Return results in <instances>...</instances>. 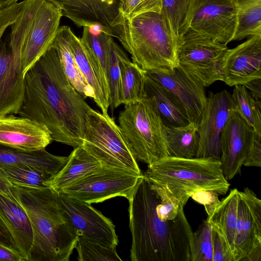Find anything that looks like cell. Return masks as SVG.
I'll list each match as a JSON object with an SVG mask.
<instances>
[{"label":"cell","instance_id":"cell-39","mask_svg":"<svg viewBox=\"0 0 261 261\" xmlns=\"http://www.w3.org/2000/svg\"><path fill=\"white\" fill-rule=\"evenodd\" d=\"M213 261H234L233 255L222 235L212 226Z\"/></svg>","mask_w":261,"mask_h":261},{"label":"cell","instance_id":"cell-37","mask_svg":"<svg viewBox=\"0 0 261 261\" xmlns=\"http://www.w3.org/2000/svg\"><path fill=\"white\" fill-rule=\"evenodd\" d=\"M190 2V0H162L161 13L166 19L172 35L177 40Z\"/></svg>","mask_w":261,"mask_h":261},{"label":"cell","instance_id":"cell-3","mask_svg":"<svg viewBox=\"0 0 261 261\" xmlns=\"http://www.w3.org/2000/svg\"><path fill=\"white\" fill-rule=\"evenodd\" d=\"M33 237L29 261H68L79 236L50 188L12 185Z\"/></svg>","mask_w":261,"mask_h":261},{"label":"cell","instance_id":"cell-14","mask_svg":"<svg viewBox=\"0 0 261 261\" xmlns=\"http://www.w3.org/2000/svg\"><path fill=\"white\" fill-rule=\"evenodd\" d=\"M235 110L231 94L224 90L210 92L198 124V147L196 158L220 160L221 133L231 112Z\"/></svg>","mask_w":261,"mask_h":261},{"label":"cell","instance_id":"cell-19","mask_svg":"<svg viewBox=\"0 0 261 261\" xmlns=\"http://www.w3.org/2000/svg\"><path fill=\"white\" fill-rule=\"evenodd\" d=\"M223 82L229 86L261 79V36L228 49L222 64Z\"/></svg>","mask_w":261,"mask_h":261},{"label":"cell","instance_id":"cell-33","mask_svg":"<svg viewBox=\"0 0 261 261\" xmlns=\"http://www.w3.org/2000/svg\"><path fill=\"white\" fill-rule=\"evenodd\" d=\"M189 251L191 261H213L212 226L206 221L192 232Z\"/></svg>","mask_w":261,"mask_h":261},{"label":"cell","instance_id":"cell-44","mask_svg":"<svg viewBox=\"0 0 261 261\" xmlns=\"http://www.w3.org/2000/svg\"><path fill=\"white\" fill-rule=\"evenodd\" d=\"M252 97L261 102V79L252 80L244 85Z\"/></svg>","mask_w":261,"mask_h":261},{"label":"cell","instance_id":"cell-28","mask_svg":"<svg viewBox=\"0 0 261 261\" xmlns=\"http://www.w3.org/2000/svg\"><path fill=\"white\" fill-rule=\"evenodd\" d=\"M198 127V124L192 122L181 126L164 125V139L169 155L185 159L196 158L199 141Z\"/></svg>","mask_w":261,"mask_h":261},{"label":"cell","instance_id":"cell-16","mask_svg":"<svg viewBox=\"0 0 261 261\" xmlns=\"http://www.w3.org/2000/svg\"><path fill=\"white\" fill-rule=\"evenodd\" d=\"M146 72L177 98L189 121L198 125L207 102L204 86L178 66Z\"/></svg>","mask_w":261,"mask_h":261},{"label":"cell","instance_id":"cell-25","mask_svg":"<svg viewBox=\"0 0 261 261\" xmlns=\"http://www.w3.org/2000/svg\"><path fill=\"white\" fill-rule=\"evenodd\" d=\"M102 166L82 145L73 148L63 168L47 181L48 186L59 193Z\"/></svg>","mask_w":261,"mask_h":261},{"label":"cell","instance_id":"cell-23","mask_svg":"<svg viewBox=\"0 0 261 261\" xmlns=\"http://www.w3.org/2000/svg\"><path fill=\"white\" fill-rule=\"evenodd\" d=\"M68 156L54 155L45 148L25 151L0 144V165L27 166L56 175L65 166Z\"/></svg>","mask_w":261,"mask_h":261},{"label":"cell","instance_id":"cell-41","mask_svg":"<svg viewBox=\"0 0 261 261\" xmlns=\"http://www.w3.org/2000/svg\"><path fill=\"white\" fill-rule=\"evenodd\" d=\"M243 165L246 167H261V136L256 135Z\"/></svg>","mask_w":261,"mask_h":261},{"label":"cell","instance_id":"cell-7","mask_svg":"<svg viewBox=\"0 0 261 261\" xmlns=\"http://www.w3.org/2000/svg\"><path fill=\"white\" fill-rule=\"evenodd\" d=\"M82 146L102 166L143 174L121 128L108 114L88 111Z\"/></svg>","mask_w":261,"mask_h":261},{"label":"cell","instance_id":"cell-6","mask_svg":"<svg viewBox=\"0 0 261 261\" xmlns=\"http://www.w3.org/2000/svg\"><path fill=\"white\" fill-rule=\"evenodd\" d=\"M119 126L137 161L148 165L169 156L164 124L153 101L145 96L125 105L118 116Z\"/></svg>","mask_w":261,"mask_h":261},{"label":"cell","instance_id":"cell-12","mask_svg":"<svg viewBox=\"0 0 261 261\" xmlns=\"http://www.w3.org/2000/svg\"><path fill=\"white\" fill-rule=\"evenodd\" d=\"M55 192L61 207L79 237L108 247L116 248L118 237L115 226L110 219L90 203Z\"/></svg>","mask_w":261,"mask_h":261},{"label":"cell","instance_id":"cell-9","mask_svg":"<svg viewBox=\"0 0 261 261\" xmlns=\"http://www.w3.org/2000/svg\"><path fill=\"white\" fill-rule=\"evenodd\" d=\"M143 174L125 168L103 166L59 193L90 204L116 197L128 200Z\"/></svg>","mask_w":261,"mask_h":261},{"label":"cell","instance_id":"cell-29","mask_svg":"<svg viewBox=\"0 0 261 261\" xmlns=\"http://www.w3.org/2000/svg\"><path fill=\"white\" fill-rule=\"evenodd\" d=\"M120 68V103L127 104L146 96V71L132 62L121 49L119 54Z\"/></svg>","mask_w":261,"mask_h":261},{"label":"cell","instance_id":"cell-36","mask_svg":"<svg viewBox=\"0 0 261 261\" xmlns=\"http://www.w3.org/2000/svg\"><path fill=\"white\" fill-rule=\"evenodd\" d=\"M112 37L102 30L94 33L90 28L84 27L82 37L83 44L99 61L107 76L109 41Z\"/></svg>","mask_w":261,"mask_h":261},{"label":"cell","instance_id":"cell-30","mask_svg":"<svg viewBox=\"0 0 261 261\" xmlns=\"http://www.w3.org/2000/svg\"><path fill=\"white\" fill-rule=\"evenodd\" d=\"M237 22L232 41L261 36V0H233Z\"/></svg>","mask_w":261,"mask_h":261},{"label":"cell","instance_id":"cell-8","mask_svg":"<svg viewBox=\"0 0 261 261\" xmlns=\"http://www.w3.org/2000/svg\"><path fill=\"white\" fill-rule=\"evenodd\" d=\"M228 48L213 38L188 31L177 39L178 66L204 87L223 81L222 64Z\"/></svg>","mask_w":261,"mask_h":261},{"label":"cell","instance_id":"cell-2","mask_svg":"<svg viewBox=\"0 0 261 261\" xmlns=\"http://www.w3.org/2000/svg\"><path fill=\"white\" fill-rule=\"evenodd\" d=\"M128 201L132 261H191L193 231L184 208L174 219L161 220L156 211L159 197L144 174Z\"/></svg>","mask_w":261,"mask_h":261},{"label":"cell","instance_id":"cell-34","mask_svg":"<svg viewBox=\"0 0 261 261\" xmlns=\"http://www.w3.org/2000/svg\"><path fill=\"white\" fill-rule=\"evenodd\" d=\"M121 48L111 37L109 41V53L107 78L110 92V107L112 114L120 103V68L119 54Z\"/></svg>","mask_w":261,"mask_h":261},{"label":"cell","instance_id":"cell-20","mask_svg":"<svg viewBox=\"0 0 261 261\" xmlns=\"http://www.w3.org/2000/svg\"><path fill=\"white\" fill-rule=\"evenodd\" d=\"M53 140L43 124L27 117L10 114L0 117V144L25 151H34L48 145Z\"/></svg>","mask_w":261,"mask_h":261},{"label":"cell","instance_id":"cell-42","mask_svg":"<svg viewBox=\"0 0 261 261\" xmlns=\"http://www.w3.org/2000/svg\"><path fill=\"white\" fill-rule=\"evenodd\" d=\"M0 261H24L20 253L0 242Z\"/></svg>","mask_w":261,"mask_h":261},{"label":"cell","instance_id":"cell-45","mask_svg":"<svg viewBox=\"0 0 261 261\" xmlns=\"http://www.w3.org/2000/svg\"><path fill=\"white\" fill-rule=\"evenodd\" d=\"M242 260L261 261V244L252 248Z\"/></svg>","mask_w":261,"mask_h":261},{"label":"cell","instance_id":"cell-46","mask_svg":"<svg viewBox=\"0 0 261 261\" xmlns=\"http://www.w3.org/2000/svg\"><path fill=\"white\" fill-rule=\"evenodd\" d=\"M18 0H0V9L17 3Z\"/></svg>","mask_w":261,"mask_h":261},{"label":"cell","instance_id":"cell-5","mask_svg":"<svg viewBox=\"0 0 261 261\" xmlns=\"http://www.w3.org/2000/svg\"><path fill=\"white\" fill-rule=\"evenodd\" d=\"M116 38L145 71L178 66L177 40L164 16L149 12L124 19Z\"/></svg>","mask_w":261,"mask_h":261},{"label":"cell","instance_id":"cell-10","mask_svg":"<svg viewBox=\"0 0 261 261\" xmlns=\"http://www.w3.org/2000/svg\"><path fill=\"white\" fill-rule=\"evenodd\" d=\"M237 22L233 0H190L179 36L191 31L227 44Z\"/></svg>","mask_w":261,"mask_h":261},{"label":"cell","instance_id":"cell-22","mask_svg":"<svg viewBox=\"0 0 261 261\" xmlns=\"http://www.w3.org/2000/svg\"><path fill=\"white\" fill-rule=\"evenodd\" d=\"M71 47L80 70L92 88L93 99L103 114L110 107V92L107 76L99 61L72 31Z\"/></svg>","mask_w":261,"mask_h":261},{"label":"cell","instance_id":"cell-21","mask_svg":"<svg viewBox=\"0 0 261 261\" xmlns=\"http://www.w3.org/2000/svg\"><path fill=\"white\" fill-rule=\"evenodd\" d=\"M0 218L12 235L18 252L29 261L33 237L30 223L12 184L0 173Z\"/></svg>","mask_w":261,"mask_h":261},{"label":"cell","instance_id":"cell-40","mask_svg":"<svg viewBox=\"0 0 261 261\" xmlns=\"http://www.w3.org/2000/svg\"><path fill=\"white\" fill-rule=\"evenodd\" d=\"M219 194L215 191L202 190L193 193L191 197L204 206L207 216H210L220 203Z\"/></svg>","mask_w":261,"mask_h":261},{"label":"cell","instance_id":"cell-11","mask_svg":"<svg viewBox=\"0 0 261 261\" xmlns=\"http://www.w3.org/2000/svg\"><path fill=\"white\" fill-rule=\"evenodd\" d=\"M61 11L62 16L77 27L98 25L101 30L116 37L124 18L120 0H48Z\"/></svg>","mask_w":261,"mask_h":261},{"label":"cell","instance_id":"cell-1","mask_svg":"<svg viewBox=\"0 0 261 261\" xmlns=\"http://www.w3.org/2000/svg\"><path fill=\"white\" fill-rule=\"evenodd\" d=\"M24 97L17 114L44 125L53 141L82 145L86 116L92 109L70 83L50 45L24 75Z\"/></svg>","mask_w":261,"mask_h":261},{"label":"cell","instance_id":"cell-17","mask_svg":"<svg viewBox=\"0 0 261 261\" xmlns=\"http://www.w3.org/2000/svg\"><path fill=\"white\" fill-rule=\"evenodd\" d=\"M256 135L236 110L231 112L220 137L221 154L219 161L227 180H231L241 172Z\"/></svg>","mask_w":261,"mask_h":261},{"label":"cell","instance_id":"cell-13","mask_svg":"<svg viewBox=\"0 0 261 261\" xmlns=\"http://www.w3.org/2000/svg\"><path fill=\"white\" fill-rule=\"evenodd\" d=\"M24 91L21 60L10 44L7 22L0 17V117L18 114Z\"/></svg>","mask_w":261,"mask_h":261},{"label":"cell","instance_id":"cell-24","mask_svg":"<svg viewBox=\"0 0 261 261\" xmlns=\"http://www.w3.org/2000/svg\"><path fill=\"white\" fill-rule=\"evenodd\" d=\"M144 87L146 96L153 101L164 125L181 126L190 122L177 98L146 72Z\"/></svg>","mask_w":261,"mask_h":261},{"label":"cell","instance_id":"cell-43","mask_svg":"<svg viewBox=\"0 0 261 261\" xmlns=\"http://www.w3.org/2000/svg\"><path fill=\"white\" fill-rule=\"evenodd\" d=\"M0 242L13 249L18 251L12 235L7 226L0 218Z\"/></svg>","mask_w":261,"mask_h":261},{"label":"cell","instance_id":"cell-18","mask_svg":"<svg viewBox=\"0 0 261 261\" xmlns=\"http://www.w3.org/2000/svg\"><path fill=\"white\" fill-rule=\"evenodd\" d=\"M261 244V200L248 188L239 191L234 261H241Z\"/></svg>","mask_w":261,"mask_h":261},{"label":"cell","instance_id":"cell-38","mask_svg":"<svg viewBox=\"0 0 261 261\" xmlns=\"http://www.w3.org/2000/svg\"><path fill=\"white\" fill-rule=\"evenodd\" d=\"M121 12L124 19L142 13L154 12L160 13L162 0H120Z\"/></svg>","mask_w":261,"mask_h":261},{"label":"cell","instance_id":"cell-15","mask_svg":"<svg viewBox=\"0 0 261 261\" xmlns=\"http://www.w3.org/2000/svg\"><path fill=\"white\" fill-rule=\"evenodd\" d=\"M60 9L48 0H39L21 57L24 75L50 46L59 28Z\"/></svg>","mask_w":261,"mask_h":261},{"label":"cell","instance_id":"cell-4","mask_svg":"<svg viewBox=\"0 0 261 261\" xmlns=\"http://www.w3.org/2000/svg\"><path fill=\"white\" fill-rule=\"evenodd\" d=\"M144 175L183 207L196 192L210 190L224 195L230 187L220 161L211 158L167 156L148 165Z\"/></svg>","mask_w":261,"mask_h":261},{"label":"cell","instance_id":"cell-35","mask_svg":"<svg viewBox=\"0 0 261 261\" xmlns=\"http://www.w3.org/2000/svg\"><path fill=\"white\" fill-rule=\"evenodd\" d=\"M75 248L79 261H121L116 248H110L79 237Z\"/></svg>","mask_w":261,"mask_h":261},{"label":"cell","instance_id":"cell-31","mask_svg":"<svg viewBox=\"0 0 261 261\" xmlns=\"http://www.w3.org/2000/svg\"><path fill=\"white\" fill-rule=\"evenodd\" d=\"M234 86L231 96L236 111L257 135L261 136V102L252 97L244 85Z\"/></svg>","mask_w":261,"mask_h":261},{"label":"cell","instance_id":"cell-27","mask_svg":"<svg viewBox=\"0 0 261 261\" xmlns=\"http://www.w3.org/2000/svg\"><path fill=\"white\" fill-rule=\"evenodd\" d=\"M239 190H231L214 212L205 220L215 228L225 239L233 255L237 222ZM234 259V258H233Z\"/></svg>","mask_w":261,"mask_h":261},{"label":"cell","instance_id":"cell-32","mask_svg":"<svg viewBox=\"0 0 261 261\" xmlns=\"http://www.w3.org/2000/svg\"><path fill=\"white\" fill-rule=\"evenodd\" d=\"M0 173L12 185L32 188H47L50 174L27 166L0 165Z\"/></svg>","mask_w":261,"mask_h":261},{"label":"cell","instance_id":"cell-26","mask_svg":"<svg viewBox=\"0 0 261 261\" xmlns=\"http://www.w3.org/2000/svg\"><path fill=\"white\" fill-rule=\"evenodd\" d=\"M71 32L68 26L59 27L51 46L57 50L62 68L71 85L84 99H93V91L81 73L72 51Z\"/></svg>","mask_w":261,"mask_h":261}]
</instances>
